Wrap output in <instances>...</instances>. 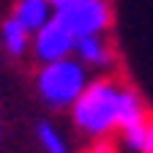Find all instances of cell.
<instances>
[{
  "instance_id": "obj_1",
  "label": "cell",
  "mask_w": 153,
  "mask_h": 153,
  "mask_svg": "<svg viewBox=\"0 0 153 153\" xmlns=\"http://www.w3.org/2000/svg\"><path fill=\"white\" fill-rule=\"evenodd\" d=\"M123 93H126V85H120L118 79L88 82L85 90L71 104V115H74L76 128L93 140L112 137L118 131V123H120Z\"/></svg>"
},
{
  "instance_id": "obj_2",
  "label": "cell",
  "mask_w": 153,
  "mask_h": 153,
  "mask_svg": "<svg viewBox=\"0 0 153 153\" xmlns=\"http://www.w3.org/2000/svg\"><path fill=\"white\" fill-rule=\"evenodd\" d=\"M88 85V74L79 60L60 57V60L44 63L38 74V90L52 107H71Z\"/></svg>"
},
{
  "instance_id": "obj_3",
  "label": "cell",
  "mask_w": 153,
  "mask_h": 153,
  "mask_svg": "<svg viewBox=\"0 0 153 153\" xmlns=\"http://www.w3.org/2000/svg\"><path fill=\"white\" fill-rule=\"evenodd\" d=\"M52 16L74 38L104 33L112 25V8L107 0H68L63 6H55Z\"/></svg>"
},
{
  "instance_id": "obj_4",
  "label": "cell",
  "mask_w": 153,
  "mask_h": 153,
  "mask_svg": "<svg viewBox=\"0 0 153 153\" xmlns=\"http://www.w3.org/2000/svg\"><path fill=\"white\" fill-rule=\"evenodd\" d=\"M74 41H76V38L52 16L49 22H44L41 27L36 30V36H33V49H36V57H38V60L52 63V60H60V57H68L74 52Z\"/></svg>"
},
{
  "instance_id": "obj_5",
  "label": "cell",
  "mask_w": 153,
  "mask_h": 153,
  "mask_svg": "<svg viewBox=\"0 0 153 153\" xmlns=\"http://www.w3.org/2000/svg\"><path fill=\"white\" fill-rule=\"evenodd\" d=\"M55 14V6L49 0H19L16 3V11H14V19L22 27H27L30 33H36L44 22H49Z\"/></svg>"
},
{
  "instance_id": "obj_6",
  "label": "cell",
  "mask_w": 153,
  "mask_h": 153,
  "mask_svg": "<svg viewBox=\"0 0 153 153\" xmlns=\"http://www.w3.org/2000/svg\"><path fill=\"white\" fill-rule=\"evenodd\" d=\"M74 52L79 55V60L88 66H109L112 63V52L107 47V41L101 38V33L96 36H79L74 41Z\"/></svg>"
},
{
  "instance_id": "obj_7",
  "label": "cell",
  "mask_w": 153,
  "mask_h": 153,
  "mask_svg": "<svg viewBox=\"0 0 153 153\" xmlns=\"http://www.w3.org/2000/svg\"><path fill=\"white\" fill-rule=\"evenodd\" d=\"M3 44H6V49H8L11 55H22V52L27 49V44H30V30L22 27V25L11 16L8 22L3 25Z\"/></svg>"
},
{
  "instance_id": "obj_8",
  "label": "cell",
  "mask_w": 153,
  "mask_h": 153,
  "mask_svg": "<svg viewBox=\"0 0 153 153\" xmlns=\"http://www.w3.org/2000/svg\"><path fill=\"white\" fill-rule=\"evenodd\" d=\"M38 140H41V145H44L47 153H71V150L66 148L63 137H60V134H57L49 123H41V126H38Z\"/></svg>"
},
{
  "instance_id": "obj_9",
  "label": "cell",
  "mask_w": 153,
  "mask_h": 153,
  "mask_svg": "<svg viewBox=\"0 0 153 153\" xmlns=\"http://www.w3.org/2000/svg\"><path fill=\"white\" fill-rule=\"evenodd\" d=\"M90 153H120V150H118V142L112 137H99V140H93Z\"/></svg>"
},
{
  "instance_id": "obj_10",
  "label": "cell",
  "mask_w": 153,
  "mask_h": 153,
  "mask_svg": "<svg viewBox=\"0 0 153 153\" xmlns=\"http://www.w3.org/2000/svg\"><path fill=\"white\" fill-rule=\"evenodd\" d=\"M140 153H153V115H148V120H145V131H142Z\"/></svg>"
},
{
  "instance_id": "obj_11",
  "label": "cell",
  "mask_w": 153,
  "mask_h": 153,
  "mask_svg": "<svg viewBox=\"0 0 153 153\" xmlns=\"http://www.w3.org/2000/svg\"><path fill=\"white\" fill-rule=\"evenodd\" d=\"M52 6H63V3H68V0H49Z\"/></svg>"
}]
</instances>
